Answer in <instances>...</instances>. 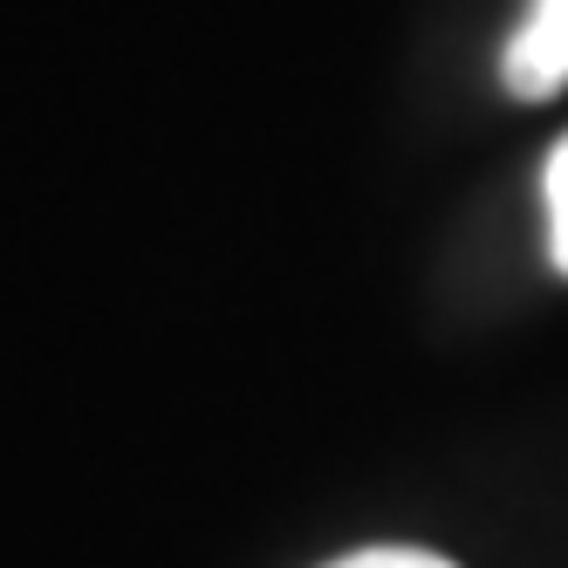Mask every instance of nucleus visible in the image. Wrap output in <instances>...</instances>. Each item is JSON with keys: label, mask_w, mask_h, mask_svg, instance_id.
I'll return each mask as SVG.
<instances>
[{"label": "nucleus", "mask_w": 568, "mask_h": 568, "mask_svg": "<svg viewBox=\"0 0 568 568\" xmlns=\"http://www.w3.org/2000/svg\"><path fill=\"white\" fill-rule=\"evenodd\" d=\"M500 83L520 103H541V97L568 90V0H535L520 14L514 42L500 55Z\"/></svg>", "instance_id": "obj_1"}, {"label": "nucleus", "mask_w": 568, "mask_h": 568, "mask_svg": "<svg viewBox=\"0 0 568 568\" xmlns=\"http://www.w3.org/2000/svg\"><path fill=\"white\" fill-rule=\"evenodd\" d=\"M541 199H548V254L568 274V138L548 151V165H541Z\"/></svg>", "instance_id": "obj_2"}, {"label": "nucleus", "mask_w": 568, "mask_h": 568, "mask_svg": "<svg viewBox=\"0 0 568 568\" xmlns=\"http://www.w3.org/2000/svg\"><path fill=\"white\" fill-rule=\"evenodd\" d=\"M329 568H459V561H445L432 548H363V555H343Z\"/></svg>", "instance_id": "obj_3"}]
</instances>
